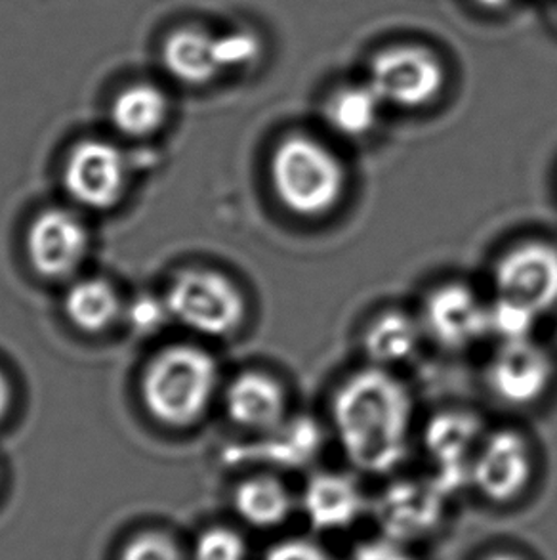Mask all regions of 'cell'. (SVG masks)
<instances>
[{
  "mask_svg": "<svg viewBox=\"0 0 557 560\" xmlns=\"http://www.w3.org/2000/svg\"><path fill=\"white\" fill-rule=\"evenodd\" d=\"M323 446L324 432L319 421L296 416L288 417L277 429L260 434L257 444L247 447V455L278 469L298 470L316 462Z\"/></svg>",
  "mask_w": 557,
  "mask_h": 560,
  "instance_id": "17",
  "label": "cell"
},
{
  "mask_svg": "<svg viewBox=\"0 0 557 560\" xmlns=\"http://www.w3.org/2000/svg\"><path fill=\"white\" fill-rule=\"evenodd\" d=\"M193 560H247V546L237 532L214 526L197 539Z\"/></svg>",
  "mask_w": 557,
  "mask_h": 560,
  "instance_id": "25",
  "label": "cell"
},
{
  "mask_svg": "<svg viewBox=\"0 0 557 560\" xmlns=\"http://www.w3.org/2000/svg\"><path fill=\"white\" fill-rule=\"evenodd\" d=\"M161 58L170 75L183 84H206L222 71L218 60V43L201 27H180L173 31L163 43Z\"/></svg>",
  "mask_w": 557,
  "mask_h": 560,
  "instance_id": "18",
  "label": "cell"
},
{
  "mask_svg": "<svg viewBox=\"0 0 557 560\" xmlns=\"http://www.w3.org/2000/svg\"><path fill=\"white\" fill-rule=\"evenodd\" d=\"M485 560H521L520 557H515V555L510 553H498V555H490L489 559Z\"/></svg>",
  "mask_w": 557,
  "mask_h": 560,
  "instance_id": "32",
  "label": "cell"
},
{
  "mask_svg": "<svg viewBox=\"0 0 557 560\" xmlns=\"http://www.w3.org/2000/svg\"><path fill=\"white\" fill-rule=\"evenodd\" d=\"M367 83L386 107L420 109L443 91V63L424 46H390L370 61Z\"/></svg>",
  "mask_w": 557,
  "mask_h": 560,
  "instance_id": "5",
  "label": "cell"
},
{
  "mask_svg": "<svg viewBox=\"0 0 557 560\" xmlns=\"http://www.w3.org/2000/svg\"><path fill=\"white\" fill-rule=\"evenodd\" d=\"M447 498L431 477L395 480L377 501V518L386 538L405 544L436 530Z\"/></svg>",
  "mask_w": 557,
  "mask_h": 560,
  "instance_id": "12",
  "label": "cell"
},
{
  "mask_svg": "<svg viewBox=\"0 0 557 560\" xmlns=\"http://www.w3.org/2000/svg\"><path fill=\"white\" fill-rule=\"evenodd\" d=\"M27 250L35 270L50 280H61L79 270L88 253V232L73 212L48 209L31 224Z\"/></svg>",
  "mask_w": 557,
  "mask_h": 560,
  "instance_id": "13",
  "label": "cell"
},
{
  "mask_svg": "<svg viewBox=\"0 0 557 560\" xmlns=\"http://www.w3.org/2000/svg\"><path fill=\"white\" fill-rule=\"evenodd\" d=\"M424 337L420 318L400 308H390L377 314L363 329V354L369 365L392 370L418 354Z\"/></svg>",
  "mask_w": 557,
  "mask_h": 560,
  "instance_id": "16",
  "label": "cell"
},
{
  "mask_svg": "<svg viewBox=\"0 0 557 560\" xmlns=\"http://www.w3.org/2000/svg\"><path fill=\"white\" fill-rule=\"evenodd\" d=\"M487 429L470 409H443L429 417L422 444L434 469L431 478L447 495L470 485L475 455Z\"/></svg>",
  "mask_w": 557,
  "mask_h": 560,
  "instance_id": "6",
  "label": "cell"
},
{
  "mask_svg": "<svg viewBox=\"0 0 557 560\" xmlns=\"http://www.w3.org/2000/svg\"><path fill=\"white\" fill-rule=\"evenodd\" d=\"M413 421L411 390L390 370L363 368L332 394V431L347 462L367 475H390L405 462Z\"/></svg>",
  "mask_w": 557,
  "mask_h": 560,
  "instance_id": "1",
  "label": "cell"
},
{
  "mask_svg": "<svg viewBox=\"0 0 557 560\" xmlns=\"http://www.w3.org/2000/svg\"><path fill=\"white\" fill-rule=\"evenodd\" d=\"M384 107V102L365 81L334 89L323 102L321 117L336 137L363 140L377 130Z\"/></svg>",
  "mask_w": 557,
  "mask_h": 560,
  "instance_id": "19",
  "label": "cell"
},
{
  "mask_svg": "<svg viewBox=\"0 0 557 560\" xmlns=\"http://www.w3.org/2000/svg\"><path fill=\"white\" fill-rule=\"evenodd\" d=\"M170 316L166 299L155 295H140L130 303L127 319L130 327L140 335L157 334Z\"/></svg>",
  "mask_w": 557,
  "mask_h": 560,
  "instance_id": "26",
  "label": "cell"
},
{
  "mask_svg": "<svg viewBox=\"0 0 557 560\" xmlns=\"http://www.w3.org/2000/svg\"><path fill=\"white\" fill-rule=\"evenodd\" d=\"M10 385L4 373L0 372V419L7 416L8 408H10Z\"/></svg>",
  "mask_w": 557,
  "mask_h": 560,
  "instance_id": "30",
  "label": "cell"
},
{
  "mask_svg": "<svg viewBox=\"0 0 557 560\" xmlns=\"http://www.w3.org/2000/svg\"><path fill=\"white\" fill-rule=\"evenodd\" d=\"M479 7L489 8V10H498L505 8L512 2V0H475Z\"/></svg>",
  "mask_w": 557,
  "mask_h": 560,
  "instance_id": "31",
  "label": "cell"
},
{
  "mask_svg": "<svg viewBox=\"0 0 557 560\" xmlns=\"http://www.w3.org/2000/svg\"><path fill=\"white\" fill-rule=\"evenodd\" d=\"M495 295L528 304L546 316L557 311V245L546 240H523L493 266Z\"/></svg>",
  "mask_w": 557,
  "mask_h": 560,
  "instance_id": "7",
  "label": "cell"
},
{
  "mask_svg": "<svg viewBox=\"0 0 557 560\" xmlns=\"http://www.w3.org/2000/svg\"><path fill=\"white\" fill-rule=\"evenodd\" d=\"M218 43V60L222 71L247 69L254 66L262 54L264 45L252 30H234L216 37Z\"/></svg>",
  "mask_w": 557,
  "mask_h": 560,
  "instance_id": "24",
  "label": "cell"
},
{
  "mask_svg": "<svg viewBox=\"0 0 557 560\" xmlns=\"http://www.w3.org/2000/svg\"><path fill=\"white\" fill-rule=\"evenodd\" d=\"M301 509L313 530H347L365 513L367 500L355 478L336 470H321L304 486Z\"/></svg>",
  "mask_w": 557,
  "mask_h": 560,
  "instance_id": "14",
  "label": "cell"
},
{
  "mask_svg": "<svg viewBox=\"0 0 557 560\" xmlns=\"http://www.w3.org/2000/svg\"><path fill=\"white\" fill-rule=\"evenodd\" d=\"M270 180L278 203L294 217L323 219L347 191L346 165L331 145L309 135H288L273 148Z\"/></svg>",
  "mask_w": 557,
  "mask_h": 560,
  "instance_id": "2",
  "label": "cell"
},
{
  "mask_svg": "<svg viewBox=\"0 0 557 560\" xmlns=\"http://www.w3.org/2000/svg\"><path fill=\"white\" fill-rule=\"evenodd\" d=\"M69 319L84 331H104L122 314L121 299L102 278H84L71 285L66 296Z\"/></svg>",
  "mask_w": 557,
  "mask_h": 560,
  "instance_id": "22",
  "label": "cell"
},
{
  "mask_svg": "<svg viewBox=\"0 0 557 560\" xmlns=\"http://www.w3.org/2000/svg\"><path fill=\"white\" fill-rule=\"evenodd\" d=\"M352 560H415V557L403 549V544L384 538L357 547Z\"/></svg>",
  "mask_w": 557,
  "mask_h": 560,
  "instance_id": "29",
  "label": "cell"
},
{
  "mask_svg": "<svg viewBox=\"0 0 557 560\" xmlns=\"http://www.w3.org/2000/svg\"><path fill=\"white\" fill-rule=\"evenodd\" d=\"M234 505L237 515L249 526L258 530H270L291 516L294 500L288 488L277 477L258 475L237 486Z\"/></svg>",
  "mask_w": 557,
  "mask_h": 560,
  "instance_id": "20",
  "label": "cell"
},
{
  "mask_svg": "<svg viewBox=\"0 0 557 560\" xmlns=\"http://www.w3.org/2000/svg\"><path fill=\"white\" fill-rule=\"evenodd\" d=\"M129 183L125 153L106 140H84L69 153L63 184L76 203L88 209L114 207Z\"/></svg>",
  "mask_w": 557,
  "mask_h": 560,
  "instance_id": "11",
  "label": "cell"
},
{
  "mask_svg": "<svg viewBox=\"0 0 557 560\" xmlns=\"http://www.w3.org/2000/svg\"><path fill=\"white\" fill-rule=\"evenodd\" d=\"M168 115V98L158 86L150 83L130 84L117 94L111 106L115 129L132 138L151 137Z\"/></svg>",
  "mask_w": 557,
  "mask_h": 560,
  "instance_id": "21",
  "label": "cell"
},
{
  "mask_svg": "<svg viewBox=\"0 0 557 560\" xmlns=\"http://www.w3.org/2000/svg\"><path fill=\"white\" fill-rule=\"evenodd\" d=\"M556 375V360L550 350L535 339H528L498 342L485 378L497 400L512 408H529L550 393Z\"/></svg>",
  "mask_w": 557,
  "mask_h": 560,
  "instance_id": "9",
  "label": "cell"
},
{
  "mask_svg": "<svg viewBox=\"0 0 557 560\" xmlns=\"http://www.w3.org/2000/svg\"><path fill=\"white\" fill-rule=\"evenodd\" d=\"M541 318L528 304L495 295L489 301V337L497 342L528 341L533 339Z\"/></svg>",
  "mask_w": 557,
  "mask_h": 560,
  "instance_id": "23",
  "label": "cell"
},
{
  "mask_svg": "<svg viewBox=\"0 0 557 560\" xmlns=\"http://www.w3.org/2000/svg\"><path fill=\"white\" fill-rule=\"evenodd\" d=\"M418 318L426 337L445 350H466L489 337V301L464 281L431 289Z\"/></svg>",
  "mask_w": 557,
  "mask_h": 560,
  "instance_id": "8",
  "label": "cell"
},
{
  "mask_svg": "<svg viewBox=\"0 0 557 560\" xmlns=\"http://www.w3.org/2000/svg\"><path fill=\"white\" fill-rule=\"evenodd\" d=\"M264 560H332V557L308 539H285L273 546Z\"/></svg>",
  "mask_w": 557,
  "mask_h": 560,
  "instance_id": "28",
  "label": "cell"
},
{
  "mask_svg": "<svg viewBox=\"0 0 557 560\" xmlns=\"http://www.w3.org/2000/svg\"><path fill=\"white\" fill-rule=\"evenodd\" d=\"M533 477V447L512 427L487 431L475 455L470 485L483 498L510 503L525 492Z\"/></svg>",
  "mask_w": 557,
  "mask_h": 560,
  "instance_id": "10",
  "label": "cell"
},
{
  "mask_svg": "<svg viewBox=\"0 0 557 560\" xmlns=\"http://www.w3.org/2000/svg\"><path fill=\"white\" fill-rule=\"evenodd\" d=\"M165 299L174 319L206 337L235 334L247 319V301L241 289L214 270L178 273Z\"/></svg>",
  "mask_w": 557,
  "mask_h": 560,
  "instance_id": "4",
  "label": "cell"
},
{
  "mask_svg": "<svg viewBox=\"0 0 557 560\" xmlns=\"http://www.w3.org/2000/svg\"><path fill=\"white\" fill-rule=\"evenodd\" d=\"M227 416L247 431L264 434L288 419V398L283 383L265 372H245L226 393Z\"/></svg>",
  "mask_w": 557,
  "mask_h": 560,
  "instance_id": "15",
  "label": "cell"
},
{
  "mask_svg": "<svg viewBox=\"0 0 557 560\" xmlns=\"http://www.w3.org/2000/svg\"><path fill=\"white\" fill-rule=\"evenodd\" d=\"M216 360L199 347H170L151 362L143 377V400L163 423H195L218 390Z\"/></svg>",
  "mask_w": 557,
  "mask_h": 560,
  "instance_id": "3",
  "label": "cell"
},
{
  "mask_svg": "<svg viewBox=\"0 0 557 560\" xmlns=\"http://www.w3.org/2000/svg\"><path fill=\"white\" fill-rule=\"evenodd\" d=\"M121 560H183L173 539L157 532H147L125 547Z\"/></svg>",
  "mask_w": 557,
  "mask_h": 560,
  "instance_id": "27",
  "label": "cell"
}]
</instances>
